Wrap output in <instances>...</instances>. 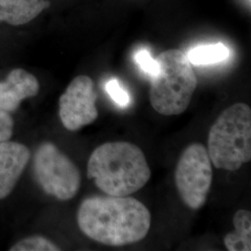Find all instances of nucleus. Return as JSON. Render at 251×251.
Wrapping results in <instances>:
<instances>
[{
	"label": "nucleus",
	"instance_id": "4468645a",
	"mask_svg": "<svg viewBox=\"0 0 251 251\" xmlns=\"http://www.w3.org/2000/svg\"><path fill=\"white\" fill-rule=\"evenodd\" d=\"M105 90L107 91L109 96L118 105L125 107L129 103V101H130L129 95L119 85L117 79H111V80L108 81L107 84L105 86Z\"/></svg>",
	"mask_w": 251,
	"mask_h": 251
},
{
	"label": "nucleus",
	"instance_id": "f03ea898",
	"mask_svg": "<svg viewBox=\"0 0 251 251\" xmlns=\"http://www.w3.org/2000/svg\"><path fill=\"white\" fill-rule=\"evenodd\" d=\"M87 175L105 195L127 197L144 188L151 178V170L140 147L127 142H112L92 152Z\"/></svg>",
	"mask_w": 251,
	"mask_h": 251
},
{
	"label": "nucleus",
	"instance_id": "ddd939ff",
	"mask_svg": "<svg viewBox=\"0 0 251 251\" xmlns=\"http://www.w3.org/2000/svg\"><path fill=\"white\" fill-rule=\"evenodd\" d=\"M10 251H58L61 249L50 239L40 235L30 236L16 243Z\"/></svg>",
	"mask_w": 251,
	"mask_h": 251
},
{
	"label": "nucleus",
	"instance_id": "0eeeda50",
	"mask_svg": "<svg viewBox=\"0 0 251 251\" xmlns=\"http://www.w3.org/2000/svg\"><path fill=\"white\" fill-rule=\"evenodd\" d=\"M97 93L88 75L73 79L59 100V115L64 127L70 131L92 124L98 118Z\"/></svg>",
	"mask_w": 251,
	"mask_h": 251
},
{
	"label": "nucleus",
	"instance_id": "423d86ee",
	"mask_svg": "<svg viewBox=\"0 0 251 251\" xmlns=\"http://www.w3.org/2000/svg\"><path fill=\"white\" fill-rule=\"evenodd\" d=\"M212 163L203 144L188 145L179 156L175 184L185 206L198 210L205 205L212 184Z\"/></svg>",
	"mask_w": 251,
	"mask_h": 251
},
{
	"label": "nucleus",
	"instance_id": "20e7f679",
	"mask_svg": "<svg viewBox=\"0 0 251 251\" xmlns=\"http://www.w3.org/2000/svg\"><path fill=\"white\" fill-rule=\"evenodd\" d=\"M158 71L150 89L152 107L163 116H178L186 111L198 87V77L187 55L168 50L156 58Z\"/></svg>",
	"mask_w": 251,
	"mask_h": 251
},
{
	"label": "nucleus",
	"instance_id": "dca6fc26",
	"mask_svg": "<svg viewBox=\"0 0 251 251\" xmlns=\"http://www.w3.org/2000/svg\"><path fill=\"white\" fill-rule=\"evenodd\" d=\"M13 132V119L9 113L0 109V144L9 141Z\"/></svg>",
	"mask_w": 251,
	"mask_h": 251
},
{
	"label": "nucleus",
	"instance_id": "7ed1b4c3",
	"mask_svg": "<svg viewBox=\"0 0 251 251\" xmlns=\"http://www.w3.org/2000/svg\"><path fill=\"white\" fill-rule=\"evenodd\" d=\"M207 152L212 165L221 170L236 171L251 160V109L235 103L225 111L211 126Z\"/></svg>",
	"mask_w": 251,
	"mask_h": 251
},
{
	"label": "nucleus",
	"instance_id": "f257e3e1",
	"mask_svg": "<svg viewBox=\"0 0 251 251\" xmlns=\"http://www.w3.org/2000/svg\"><path fill=\"white\" fill-rule=\"evenodd\" d=\"M77 224L91 240L122 247L144 240L151 227V213L133 198L92 197L81 203Z\"/></svg>",
	"mask_w": 251,
	"mask_h": 251
},
{
	"label": "nucleus",
	"instance_id": "2eb2a0df",
	"mask_svg": "<svg viewBox=\"0 0 251 251\" xmlns=\"http://www.w3.org/2000/svg\"><path fill=\"white\" fill-rule=\"evenodd\" d=\"M135 62L144 73L151 76L154 75L158 71L157 61L152 59V56L146 50H141L135 54Z\"/></svg>",
	"mask_w": 251,
	"mask_h": 251
},
{
	"label": "nucleus",
	"instance_id": "f8f14e48",
	"mask_svg": "<svg viewBox=\"0 0 251 251\" xmlns=\"http://www.w3.org/2000/svg\"><path fill=\"white\" fill-rule=\"evenodd\" d=\"M230 51L223 43L199 46L189 51V62L196 65H206L221 63L229 57Z\"/></svg>",
	"mask_w": 251,
	"mask_h": 251
},
{
	"label": "nucleus",
	"instance_id": "1a4fd4ad",
	"mask_svg": "<svg viewBox=\"0 0 251 251\" xmlns=\"http://www.w3.org/2000/svg\"><path fill=\"white\" fill-rule=\"evenodd\" d=\"M38 91L39 83L32 74L24 69H14L6 80L0 82V109L14 111L22 100L35 97Z\"/></svg>",
	"mask_w": 251,
	"mask_h": 251
},
{
	"label": "nucleus",
	"instance_id": "9d476101",
	"mask_svg": "<svg viewBox=\"0 0 251 251\" xmlns=\"http://www.w3.org/2000/svg\"><path fill=\"white\" fill-rule=\"evenodd\" d=\"M47 7L46 0H0V22L23 25L33 21Z\"/></svg>",
	"mask_w": 251,
	"mask_h": 251
},
{
	"label": "nucleus",
	"instance_id": "9b49d317",
	"mask_svg": "<svg viewBox=\"0 0 251 251\" xmlns=\"http://www.w3.org/2000/svg\"><path fill=\"white\" fill-rule=\"evenodd\" d=\"M233 224L234 231L225 235V248L229 251H251V211L239 209L233 216Z\"/></svg>",
	"mask_w": 251,
	"mask_h": 251
},
{
	"label": "nucleus",
	"instance_id": "6e6552de",
	"mask_svg": "<svg viewBox=\"0 0 251 251\" xmlns=\"http://www.w3.org/2000/svg\"><path fill=\"white\" fill-rule=\"evenodd\" d=\"M29 159L25 145L8 141L0 144V200L13 191Z\"/></svg>",
	"mask_w": 251,
	"mask_h": 251
},
{
	"label": "nucleus",
	"instance_id": "39448f33",
	"mask_svg": "<svg viewBox=\"0 0 251 251\" xmlns=\"http://www.w3.org/2000/svg\"><path fill=\"white\" fill-rule=\"evenodd\" d=\"M34 172L38 184L46 194L58 200L72 199L80 188L78 168L51 143H44L36 150Z\"/></svg>",
	"mask_w": 251,
	"mask_h": 251
}]
</instances>
